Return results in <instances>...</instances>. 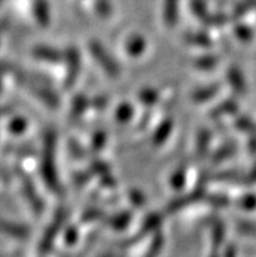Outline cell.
<instances>
[{
  "label": "cell",
  "instance_id": "obj_2",
  "mask_svg": "<svg viewBox=\"0 0 256 257\" xmlns=\"http://www.w3.org/2000/svg\"><path fill=\"white\" fill-rule=\"evenodd\" d=\"M0 228L3 231L8 232L10 235H13V236H25L26 235V228L23 227V226H16L12 225V223H6V222L0 221Z\"/></svg>",
  "mask_w": 256,
  "mask_h": 257
},
{
  "label": "cell",
  "instance_id": "obj_3",
  "mask_svg": "<svg viewBox=\"0 0 256 257\" xmlns=\"http://www.w3.org/2000/svg\"><path fill=\"white\" fill-rule=\"evenodd\" d=\"M240 230H242V232H244V234L253 235V236H256V226L255 225H250V223H242V225H240Z\"/></svg>",
  "mask_w": 256,
  "mask_h": 257
},
{
  "label": "cell",
  "instance_id": "obj_1",
  "mask_svg": "<svg viewBox=\"0 0 256 257\" xmlns=\"http://www.w3.org/2000/svg\"><path fill=\"white\" fill-rule=\"evenodd\" d=\"M93 52H94V55H96V58H102V60H101V62H102V65H104L107 71L111 72V73H117V67H115V64H114L113 60H111L109 56L106 58V55H102V54H104V51H102V50H101L97 45L93 47Z\"/></svg>",
  "mask_w": 256,
  "mask_h": 257
}]
</instances>
